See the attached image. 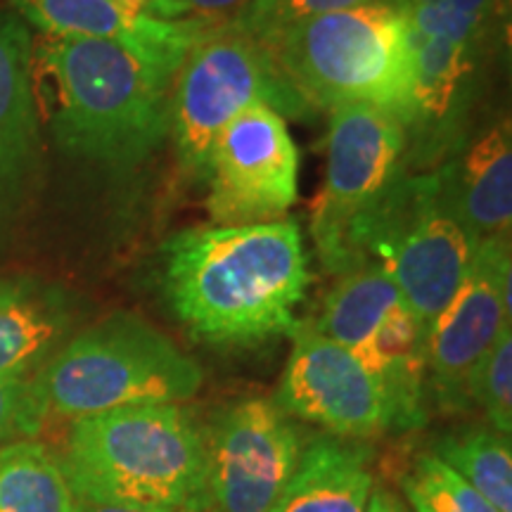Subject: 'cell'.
<instances>
[{
  "label": "cell",
  "mask_w": 512,
  "mask_h": 512,
  "mask_svg": "<svg viewBox=\"0 0 512 512\" xmlns=\"http://www.w3.org/2000/svg\"><path fill=\"white\" fill-rule=\"evenodd\" d=\"M159 264L166 304L214 347L290 335L311 280L302 228L290 219L183 230L164 242Z\"/></svg>",
  "instance_id": "6da1fadb"
},
{
  "label": "cell",
  "mask_w": 512,
  "mask_h": 512,
  "mask_svg": "<svg viewBox=\"0 0 512 512\" xmlns=\"http://www.w3.org/2000/svg\"><path fill=\"white\" fill-rule=\"evenodd\" d=\"M34 91L55 145L110 174H136L169 140L171 79L114 43L34 38Z\"/></svg>",
  "instance_id": "7a4b0ae2"
},
{
  "label": "cell",
  "mask_w": 512,
  "mask_h": 512,
  "mask_svg": "<svg viewBox=\"0 0 512 512\" xmlns=\"http://www.w3.org/2000/svg\"><path fill=\"white\" fill-rule=\"evenodd\" d=\"M60 460L79 501L138 512H197L209 503L207 437L178 403L74 420Z\"/></svg>",
  "instance_id": "3957f363"
},
{
  "label": "cell",
  "mask_w": 512,
  "mask_h": 512,
  "mask_svg": "<svg viewBox=\"0 0 512 512\" xmlns=\"http://www.w3.org/2000/svg\"><path fill=\"white\" fill-rule=\"evenodd\" d=\"M264 46L316 112L373 105L411 126L415 60L406 0H366L304 19Z\"/></svg>",
  "instance_id": "277c9868"
},
{
  "label": "cell",
  "mask_w": 512,
  "mask_h": 512,
  "mask_svg": "<svg viewBox=\"0 0 512 512\" xmlns=\"http://www.w3.org/2000/svg\"><path fill=\"white\" fill-rule=\"evenodd\" d=\"M202 368L131 313L69 337L29 380L38 422L81 420L131 406L181 403L200 392Z\"/></svg>",
  "instance_id": "5b68a950"
},
{
  "label": "cell",
  "mask_w": 512,
  "mask_h": 512,
  "mask_svg": "<svg viewBox=\"0 0 512 512\" xmlns=\"http://www.w3.org/2000/svg\"><path fill=\"white\" fill-rule=\"evenodd\" d=\"M285 119H311L316 110L275 64L271 50L223 19L190 50L171 83L169 140L185 178L204 183L219 133L252 107Z\"/></svg>",
  "instance_id": "8992f818"
},
{
  "label": "cell",
  "mask_w": 512,
  "mask_h": 512,
  "mask_svg": "<svg viewBox=\"0 0 512 512\" xmlns=\"http://www.w3.org/2000/svg\"><path fill=\"white\" fill-rule=\"evenodd\" d=\"M328 166L311 209L320 264L347 275L366 266L363 235L392 185L406 171V126L373 105L330 110Z\"/></svg>",
  "instance_id": "52a82bcc"
},
{
  "label": "cell",
  "mask_w": 512,
  "mask_h": 512,
  "mask_svg": "<svg viewBox=\"0 0 512 512\" xmlns=\"http://www.w3.org/2000/svg\"><path fill=\"white\" fill-rule=\"evenodd\" d=\"M479 240L441 200L434 171H403L363 235V261L380 264L422 325L451 302Z\"/></svg>",
  "instance_id": "ba28073f"
},
{
  "label": "cell",
  "mask_w": 512,
  "mask_h": 512,
  "mask_svg": "<svg viewBox=\"0 0 512 512\" xmlns=\"http://www.w3.org/2000/svg\"><path fill=\"white\" fill-rule=\"evenodd\" d=\"M204 183L216 226L283 219L299 195V150L287 119L264 105L238 114L211 147Z\"/></svg>",
  "instance_id": "9c48e42d"
},
{
  "label": "cell",
  "mask_w": 512,
  "mask_h": 512,
  "mask_svg": "<svg viewBox=\"0 0 512 512\" xmlns=\"http://www.w3.org/2000/svg\"><path fill=\"white\" fill-rule=\"evenodd\" d=\"M302 448L297 427L275 401L230 406L207 437L209 501L216 512H271Z\"/></svg>",
  "instance_id": "30bf717a"
},
{
  "label": "cell",
  "mask_w": 512,
  "mask_h": 512,
  "mask_svg": "<svg viewBox=\"0 0 512 512\" xmlns=\"http://www.w3.org/2000/svg\"><path fill=\"white\" fill-rule=\"evenodd\" d=\"M510 240H482L463 283L427 332V370L444 408L470 406L479 361L510 328Z\"/></svg>",
  "instance_id": "8fae6325"
},
{
  "label": "cell",
  "mask_w": 512,
  "mask_h": 512,
  "mask_svg": "<svg viewBox=\"0 0 512 512\" xmlns=\"http://www.w3.org/2000/svg\"><path fill=\"white\" fill-rule=\"evenodd\" d=\"M275 403L287 415L323 427L339 439H368L392 427V408L380 382L349 349L297 323Z\"/></svg>",
  "instance_id": "7c38bea8"
},
{
  "label": "cell",
  "mask_w": 512,
  "mask_h": 512,
  "mask_svg": "<svg viewBox=\"0 0 512 512\" xmlns=\"http://www.w3.org/2000/svg\"><path fill=\"white\" fill-rule=\"evenodd\" d=\"M31 46L27 24L0 8V256L24 230L46 174Z\"/></svg>",
  "instance_id": "4fadbf2b"
},
{
  "label": "cell",
  "mask_w": 512,
  "mask_h": 512,
  "mask_svg": "<svg viewBox=\"0 0 512 512\" xmlns=\"http://www.w3.org/2000/svg\"><path fill=\"white\" fill-rule=\"evenodd\" d=\"M8 8L48 36L114 43L145 67L174 81L185 57L223 19H159L119 0H5Z\"/></svg>",
  "instance_id": "5bb4252c"
},
{
  "label": "cell",
  "mask_w": 512,
  "mask_h": 512,
  "mask_svg": "<svg viewBox=\"0 0 512 512\" xmlns=\"http://www.w3.org/2000/svg\"><path fill=\"white\" fill-rule=\"evenodd\" d=\"M441 200L482 240H510L512 228V128L508 114L467 131L432 169Z\"/></svg>",
  "instance_id": "9a60e30c"
},
{
  "label": "cell",
  "mask_w": 512,
  "mask_h": 512,
  "mask_svg": "<svg viewBox=\"0 0 512 512\" xmlns=\"http://www.w3.org/2000/svg\"><path fill=\"white\" fill-rule=\"evenodd\" d=\"M69 292L34 275H0V380H29L72 337Z\"/></svg>",
  "instance_id": "2e32d148"
},
{
  "label": "cell",
  "mask_w": 512,
  "mask_h": 512,
  "mask_svg": "<svg viewBox=\"0 0 512 512\" xmlns=\"http://www.w3.org/2000/svg\"><path fill=\"white\" fill-rule=\"evenodd\" d=\"M427 332L430 330L408 309V304L399 302L377 325L368 342L351 351L380 382L392 408V427H413L422 422Z\"/></svg>",
  "instance_id": "e0dca14e"
},
{
  "label": "cell",
  "mask_w": 512,
  "mask_h": 512,
  "mask_svg": "<svg viewBox=\"0 0 512 512\" xmlns=\"http://www.w3.org/2000/svg\"><path fill=\"white\" fill-rule=\"evenodd\" d=\"M370 494L366 448L320 437L302 448L297 470L271 512H366Z\"/></svg>",
  "instance_id": "ac0fdd59"
},
{
  "label": "cell",
  "mask_w": 512,
  "mask_h": 512,
  "mask_svg": "<svg viewBox=\"0 0 512 512\" xmlns=\"http://www.w3.org/2000/svg\"><path fill=\"white\" fill-rule=\"evenodd\" d=\"M399 302L403 299L394 280L380 264H368L342 275L313 328L339 347L354 351L368 342Z\"/></svg>",
  "instance_id": "d6986e66"
},
{
  "label": "cell",
  "mask_w": 512,
  "mask_h": 512,
  "mask_svg": "<svg viewBox=\"0 0 512 512\" xmlns=\"http://www.w3.org/2000/svg\"><path fill=\"white\" fill-rule=\"evenodd\" d=\"M62 460L34 439L0 446V512H74Z\"/></svg>",
  "instance_id": "ffe728a7"
},
{
  "label": "cell",
  "mask_w": 512,
  "mask_h": 512,
  "mask_svg": "<svg viewBox=\"0 0 512 512\" xmlns=\"http://www.w3.org/2000/svg\"><path fill=\"white\" fill-rule=\"evenodd\" d=\"M498 512H512V448L510 437L489 427H465L446 434L434 448Z\"/></svg>",
  "instance_id": "44dd1931"
},
{
  "label": "cell",
  "mask_w": 512,
  "mask_h": 512,
  "mask_svg": "<svg viewBox=\"0 0 512 512\" xmlns=\"http://www.w3.org/2000/svg\"><path fill=\"white\" fill-rule=\"evenodd\" d=\"M413 38H434L486 53L501 0H406Z\"/></svg>",
  "instance_id": "7402d4cb"
},
{
  "label": "cell",
  "mask_w": 512,
  "mask_h": 512,
  "mask_svg": "<svg viewBox=\"0 0 512 512\" xmlns=\"http://www.w3.org/2000/svg\"><path fill=\"white\" fill-rule=\"evenodd\" d=\"M403 491L415 512H498L434 453H422L415 460L403 477Z\"/></svg>",
  "instance_id": "603a6c76"
},
{
  "label": "cell",
  "mask_w": 512,
  "mask_h": 512,
  "mask_svg": "<svg viewBox=\"0 0 512 512\" xmlns=\"http://www.w3.org/2000/svg\"><path fill=\"white\" fill-rule=\"evenodd\" d=\"M470 401H477L491 430L512 432V325L503 328L470 380Z\"/></svg>",
  "instance_id": "cb8c5ba5"
},
{
  "label": "cell",
  "mask_w": 512,
  "mask_h": 512,
  "mask_svg": "<svg viewBox=\"0 0 512 512\" xmlns=\"http://www.w3.org/2000/svg\"><path fill=\"white\" fill-rule=\"evenodd\" d=\"M358 3L366 0H247L226 22L230 29L252 36L259 43H268L304 19L354 8Z\"/></svg>",
  "instance_id": "d4e9b609"
},
{
  "label": "cell",
  "mask_w": 512,
  "mask_h": 512,
  "mask_svg": "<svg viewBox=\"0 0 512 512\" xmlns=\"http://www.w3.org/2000/svg\"><path fill=\"white\" fill-rule=\"evenodd\" d=\"M29 380H0V446L17 434L34 437L41 432V422L31 403Z\"/></svg>",
  "instance_id": "484cf974"
},
{
  "label": "cell",
  "mask_w": 512,
  "mask_h": 512,
  "mask_svg": "<svg viewBox=\"0 0 512 512\" xmlns=\"http://www.w3.org/2000/svg\"><path fill=\"white\" fill-rule=\"evenodd\" d=\"M183 19L197 15L200 19H228L233 17L247 0H171Z\"/></svg>",
  "instance_id": "4316f807"
},
{
  "label": "cell",
  "mask_w": 512,
  "mask_h": 512,
  "mask_svg": "<svg viewBox=\"0 0 512 512\" xmlns=\"http://www.w3.org/2000/svg\"><path fill=\"white\" fill-rule=\"evenodd\" d=\"M119 3L128 5V8H136L145 15L159 17V19H183L181 12L174 8L171 0H119Z\"/></svg>",
  "instance_id": "83f0119b"
},
{
  "label": "cell",
  "mask_w": 512,
  "mask_h": 512,
  "mask_svg": "<svg viewBox=\"0 0 512 512\" xmlns=\"http://www.w3.org/2000/svg\"><path fill=\"white\" fill-rule=\"evenodd\" d=\"M366 512H408L406 505H403L399 498L389 491H373L368 501V510Z\"/></svg>",
  "instance_id": "f1b7e54d"
},
{
  "label": "cell",
  "mask_w": 512,
  "mask_h": 512,
  "mask_svg": "<svg viewBox=\"0 0 512 512\" xmlns=\"http://www.w3.org/2000/svg\"><path fill=\"white\" fill-rule=\"evenodd\" d=\"M74 512H138V510L119 508V505H105V503L79 501V498H76V508H74Z\"/></svg>",
  "instance_id": "f546056e"
}]
</instances>
